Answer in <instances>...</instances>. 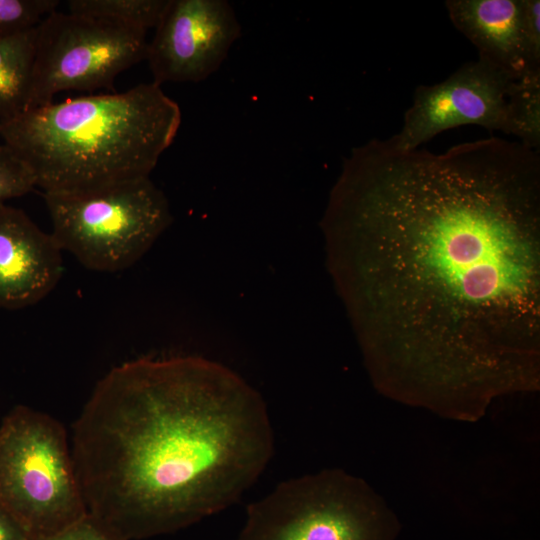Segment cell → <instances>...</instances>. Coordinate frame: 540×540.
Wrapping results in <instances>:
<instances>
[{
    "mask_svg": "<svg viewBox=\"0 0 540 540\" xmlns=\"http://www.w3.org/2000/svg\"><path fill=\"white\" fill-rule=\"evenodd\" d=\"M320 227L378 390L472 418L538 387L540 151L372 139L344 159Z\"/></svg>",
    "mask_w": 540,
    "mask_h": 540,
    "instance_id": "cell-1",
    "label": "cell"
},
{
    "mask_svg": "<svg viewBox=\"0 0 540 540\" xmlns=\"http://www.w3.org/2000/svg\"><path fill=\"white\" fill-rule=\"evenodd\" d=\"M273 447L261 395L197 356L114 367L71 441L88 513L126 540L170 534L228 508L262 474Z\"/></svg>",
    "mask_w": 540,
    "mask_h": 540,
    "instance_id": "cell-2",
    "label": "cell"
},
{
    "mask_svg": "<svg viewBox=\"0 0 540 540\" xmlns=\"http://www.w3.org/2000/svg\"><path fill=\"white\" fill-rule=\"evenodd\" d=\"M180 124L178 104L151 82L31 108L0 121V136L43 194H81L149 177Z\"/></svg>",
    "mask_w": 540,
    "mask_h": 540,
    "instance_id": "cell-3",
    "label": "cell"
},
{
    "mask_svg": "<svg viewBox=\"0 0 540 540\" xmlns=\"http://www.w3.org/2000/svg\"><path fill=\"white\" fill-rule=\"evenodd\" d=\"M0 507L32 540L88 514L66 430L56 419L16 406L0 426Z\"/></svg>",
    "mask_w": 540,
    "mask_h": 540,
    "instance_id": "cell-4",
    "label": "cell"
},
{
    "mask_svg": "<svg viewBox=\"0 0 540 540\" xmlns=\"http://www.w3.org/2000/svg\"><path fill=\"white\" fill-rule=\"evenodd\" d=\"M394 512L363 479L326 469L252 502L237 540H396Z\"/></svg>",
    "mask_w": 540,
    "mask_h": 540,
    "instance_id": "cell-5",
    "label": "cell"
},
{
    "mask_svg": "<svg viewBox=\"0 0 540 540\" xmlns=\"http://www.w3.org/2000/svg\"><path fill=\"white\" fill-rule=\"evenodd\" d=\"M43 198L61 249L99 272L135 264L172 222L166 196L149 177Z\"/></svg>",
    "mask_w": 540,
    "mask_h": 540,
    "instance_id": "cell-6",
    "label": "cell"
},
{
    "mask_svg": "<svg viewBox=\"0 0 540 540\" xmlns=\"http://www.w3.org/2000/svg\"><path fill=\"white\" fill-rule=\"evenodd\" d=\"M147 47L145 31L52 12L36 26L29 109L52 102L66 90L113 89L121 72L146 59Z\"/></svg>",
    "mask_w": 540,
    "mask_h": 540,
    "instance_id": "cell-7",
    "label": "cell"
},
{
    "mask_svg": "<svg viewBox=\"0 0 540 540\" xmlns=\"http://www.w3.org/2000/svg\"><path fill=\"white\" fill-rule=\"evenodd\" d=\"M513 80L481 58L467 62L444 81L416 88L403 125L390 140L398 149L410 151L462 125L505 133L507 92Z\"/></svg>",
    "mask_w": 540,
    "mask_h": 540,
    "instance_id": "cell-8",
    "label": "cell"
},
{
    "mask_svg": "<svg viewBox=\"0 0 540 540\" xmlns=\"http://www.w3.org/2000/svg\"><path fill=\"white\" fill-rule=\"evenodd\" d=\"M148 43L153 82H199L213 74L241 36L226 0H169Z\"/></svg>",
    "mask_w": 540,
    "mask_h": 540,
    "instance_id": "cell-9",
    "label": "cell"
},
{
    "mask_svg": "<svg viewBox=\"0 0 540 540\" xmlns=\"http://www.w3.org/2000/svg\"><path fill=\"white\" fill-rule=\"evenodd\" d=\"M62 251L24 211L0 203V307L21 309L45 298L62 276Z\"/></svg>",
    "mask_w": 540,
    "mask_h": 540,
    "instance_id": "cell-10",
    "label": "cell"
},
{
    "mask_svg": "<svg viewBox=\"0 0 540 540\" xmlns=\"http://www.w3.org/2000/svg\"><path fill=\"white\" fill-rule=\"evenodd\" d=\"M453 25L479 57L516 80L530 73L522 39L521 0H448Z\"/></svg>",
    "mask_w": 540,
    "mask_h": 540,
    "instance_id": "cell-11",
    "label": "cell"
},
{
    "mask_svg": "<svg viewBox=\"0 0 540 540\" xmlns=\"http://www.w3.org/2000/svg\"><path fill=\"white\" fill-rule=\"evenodd\" d=\"M36 27L0 38V121L30 108Z\"/></svg>",
    "mask_w": 540,
    "mask_h": 540,
    "instance_id": "cell-12",
    "label": "cell"
},
{
    "mask_svg": "<svg viewBox=\"0 0 540 540\" xmlns=\"http://www.w3.org/2000/svg\"><path fill=\"white\" fill-rule=\"evenodd\" d=\"M506 134L540 151V73L513 80L507 92Z\"/></svg>",
    "mask_w": 540,
    "mask_h": 540,
    "instance_id": "cell-13",
    "label": "cell"
},
{
    "mask_svg": "<svg viewBox=\"0 0 540 540\" xmlns=\"http://www.w3.org/2000/svg\"><path fill=\"white\" fill-rule=\"evenodd\" d=\"M169 0H70V13L147 31L159 24Z\"/></svg>",
    "mask_w": 540,
    "mask_h": 540,
    "instance_id": "cell-14",
    "label": "cell"
},
{
    "mask_svg": "<svg viewBox=\"0 0 540 540\" xmlns=\"http://www.w3.org/2000/svg\"><path fill=\"white\" fill-rule=\"evenodd\" d=\"M58 4L57 0H0V38L36 27Z\"/></svg>",
    "mask_w": 540,
    "mask_h": 540,
    "instance_id": "cell-15",
    "label": "cell"
},
{
    "mask_svg": "<svg viewBox=\"0 0 540 540\" xmlns=\"http://www.w3.org/2000/svg\"><path fill=\"white\" fill-rule=\"evenodd\" d=\"M35 187L34 176L28 166L10 147L0 145V203L21 197Z\"/></svg>",
    "mask_w": 540,
    "mask_h": 540,
    "instance_id": "cell-16",
    "label": "cell"
},
{
    "mask_svg": "<svg viewBox=\"0 0 540 540\" xmlns=\"http://www.w3.org/2000/svg\"><path fill=\"white\" fill-rule=\"evenodd\" d=\"M522 39L530 73H540V1L521 0Z\"/></svg>",
    "mask_w": 540,
    "mask_h": 540,
    "instance_id": "cell-17",
    "label": "cell"
},
{
    "mask_svg": "<svg viewBox=\"0 0 540 540\" xmlns=\"http://www.w3.org/2000/svg\"><path fill=\"white\" fill-rule=\"evenodd\" d=\"M41 540H126L89 513L67 528Z\"/></svg>",
    "mask_w": 540,
    "mask_h": 540,
    "instance_id": "cell-18",
    "label": "cell"
},
{
    "mask_svg": "<svg viewBox=\"0 0 540 540\" xmlns=\"http://www.w3.org/2000/svg\"><path fill=\"white\" fill-rule=\"evenodd\" d=\"M0 540H32L26 529L0 507Z\"/></svg>",
    "mask_w": 540,
    "mask_h": 540,
    "instance_id": "cell-19",
    "label": "cell"
}]
</instances>
